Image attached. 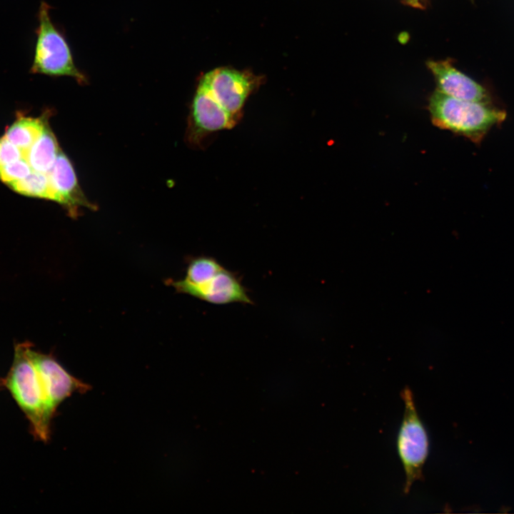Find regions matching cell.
Instances as JSON below:
<instances>
[{
    "label": "cell",
    "mask_w": 514,
    "mask_h": 514,
    "mask_svg": "<svg viewBox=\"0 0 514 514\" xmlns=\"http://www.w3.org/2000/svg\"><path fill=\"white\" fill-rule=\"evenodd\" d=\"M31 346L29 342L16 344L11 366L7 374L0 378V389L11 394L28 420L35 439L46 443L49 440L55 414L49 404L45 383L29 355Z\"/></svg>",
    "instance_id": "cell-1"
},
{
    "label": "cell",
    "mask_w": 514,
    "mask_h": 514,
    "mask_svg": "<svg viewBox=\"0 0 514 514\" xmlns=\"http://www.w3.org/2000/svg\"><path fill=\"white\" fill-rule=\"evenodd\" d=\"M433 124L480 144L492 128L500 125L507 113L494 103L467 101L435 90L428 99Z\"/></svg>",
    "instance_id": "cell-2"
},
{
    "label": "cell",
    "mask_w": 514,
    "mask_h": 514,
    "mask_svg": "<svg viewBox=\"0 0 514 514\" xmlns=\"http://www.w3.org/2000/svg\"><path fill=\"white\" fill-rule=\"evenodd\" d=\"M173 286L179 292L212 304L253 303L238 276L211 256L193 258L185 278L174 282Z\"/></svg>",
    "instance_id": "cell-3"
},
{
    "label": "cell",
    "mask_w": 514,
    "mask_h": 514,
    "mask_svg": "<svg viewBox=\"0 0 514 514\" xmlns=\"http://www.w3.org/2000/svg\"><path fill=\"white\" fill-rule=\"evenodd\" d=\"M51 6L41 1L37 13L38 25L31 74L50 76H70L80 84L87 78L76 66L71 48L62 31L52 21Z\"/></svg>",
    "instance_id": "cell-4"
},
{
    "label": "cell",
    "mask_w": 514,
    "mask_h": 514,
    "mask_svg": "<svg viewBox=\"0 0 514 514\" xmlns=\"http://www.w3.org/2000/svg\"><path fill=\"white\" fill-rule=\"evenodd\" d=\"M403 418L396 438V450L405 473L403 492L409 493L417 480H422L423 466L429 455V437L414 401L412 390L404 388Z\"/></svg>",
    "instance_id": "cell-5"
},
{
    "label": "cell",
    "mask_w": 514,
    "mask_h": 514,
    "mask_svg": "<svg viewBox=\"0 0 514 514\" xmlns=\"http://www.w3.org/2000/svg\"><path fill=\"white\" fill-rule=\"evenodd\" d=\"M198 85L208 92L219 109L238 122L246 101L257 84L248 74L221 68L206 74Z\"/></svg>",
    "instance_id": "cell-6"
},
{
    "label": "cell",
    "mask_w": 514,
    "mask_h": 514,
    "mask_svg": "<svg viewBox=\"0 0 514 514\" xmlns=\"http://www.w3.org/2000/svg\"><path fill=\"white\" fill-rule=\"evenodd\" d=\"M31 358L45 383L51 410L56 413L58 407L74 393H84L90 386L71 376L51 356L29 348Z\"/></svg>",
    "instance_id": "cell-7"
},
{
    "label": "cell",
    "mask_w": 514,
    "mask_h": 514,
    "mask_svg": "<svg viewBox=\"0 0 514 514\" xmlns=\"http://www.w3.org/2000/svg\"><path fill=\"white\" fill-rule=\"evenodd\" d=\"M427 66L439 92L463 100L493 103L490 91L483 85L458 70L450 61H428Z\"/></svg>",
    "instance_id": "cell-8"
},
{
    "label": "cell",
    "mask_w": 514,
    "mask_h": 514,
    "mask_svg": "<svg viewBox=\"0 0 514 514\" xmlns=\"http://www.w3.org/2000/svg\"><path fill=\"white\" fill-rule=\"evenodd\" d=\"M48 176L57 196L56 202L63 205L71 217L77 216L81 207L96 209L82 192L69 159L61 151Z\"/></svg>",
    "instance_id": "cell-9"
},
{
    "label": "cell",
    "mask_w": 514,
    "mask_h": 514,
    "mask_svg": "<svg viewBox=\"0 0 514 514\" xmlns=\"http://www.w3.org/2000/svg\"><path fill=\"white\" fill-rule=\"evenodd\" d=\"M21 151L33 171L46 173L54 166L60 150L55 136L46 125L41 135L31 148Z\"/></svg>",
    "instance_id": "cell-10"
},
{
    "label": "cell",
    "mask_w": 514,
    "mask_h": 514,
    "mask_svg": "<svg viewBox=\"0 0 514 514\" xmlns=\"http://www.w3.org/2000/svg\"><path fill=\"white\" fill-rule=\"evenodd\" d=\"M46 121L34 118H21L6 131L4 136L21 151H28L41 135Z\"/></svg>",
    "instance_id": "cell-11"
},
{
    "label": "cell",
    "mask_w": 514,
    "mask_h": 514,
    "mask_svg": "<svg viewBox=\"0 0 514 514\" xmlns=\"http://www.w3.org/2000/svg\"><path fill=\"white\" fill-rule=\"evenodd\" d=\"M8 186L20 194L57 201V196L50 182L48 173L32 170L26 177L13 181Z\"/></svg>",
    "instance_id": "cell-12"
},
{
    "label": "cell",
    "mask_w": 514,
    "mask_h": 514,
    "mask_svg": "<svg viewBox=\"0 0 514 514\" xmlns=\"http://www.w3.org/2000/svg\"><path fill=\"white\" fill-rule=\"evenodd\" d=\"M32 169L28 161L21 159L0 168V180L7 185L13 181L26 177Z\"/></svg>",
    "instance_id": "cell-13"
},
{
    "label": "cell",
    "mask_w": 514,
    "mask_h": 514,
    "mask_svg": "<svg viewBox=\"0 0 514 514\" xmlns=\"http://www.w3.org/2000/svg\"><path fill=\"white\" fill-rule=\"evenodd\" d=\"M23 157L22 151L4 136L0 138V168Z\"/></svg>",
    "instance_id": "cell-14"
},
{
    "label": "cell",
    "mask_w": 514,
    "mask_h": 514,
    "mask_svg": "<svg viewBox=\"0 0 514 514\" xmlns=\"http://www.w3.org/2000/svg\"><path fill=\"white\" fill-rule=\"evenodd\" d=\"M404 4L406 5L415 7V8H419L423 9V0H402Z\"/></svg>",
    "instance_id": "cell-15"
}]
</instances>
